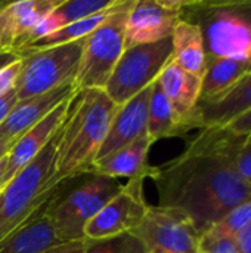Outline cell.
Segmentation results:
<instances>
[{
  "mask_svg": "<svg viewBox=\"0 0 251 253\" xmlns=\"http://www.w3.org/2000/svg\"><path fill=\"white\" fill-rule=\"evenodd\" d=\"M243 141L225 127L201 129L182 154L154 166L149 178L158 193V206L188 215L201 236L232 208L251 199V185L237 170Z\"/></svg>",
  "mask_w": 251,
  "mask_h": 253,
  "instance_id": "1",
  "label": "cell"
},
{
  "mask_svg": "<svg viewBox=\"0 0 251 253\" xmlns=\"http://www.w3.org/2000/svg\"><path fill=\"white\" fill-rule=\"evenodd\" d=\"M118 110L104 90H77L58 132L55 178L64 182L90 175L109 125Z\"/></svg>",
  "mask_w": 251,
  "mask_h": 253,
  "instance_id": "2",
  "label": "cell"
},
{
  "mask_svg": "<svg viewBox=\"0 0 251 253\" xmlns=\"http://www.w3.org/2000/svg\"><path fill=\"white\" fill-rule=\"evenodd\" d=\"M180 19L200 27L207 61L251 56V0L183 1Z\"/></svg>",
  "mask_w": 251,
  "mask_h": 253,
  "instance_id": "3",
  "label": "cell"
},
{
  "mask_svg": "<svg viewBox=\"0 0 251 253\" xmlns=\"http://www.w3.org/2000/svg\"><path fill=\"white\" fill-rule=\"evenodd\" d=\"M58 132L1 191L0 243L41 211L61 188L62 182H58L55 178Z\"/></svg>",
  "mask_w": 251,
  "mask_h": 253,
  "instance_id": "4",
  "label": "cell"
},
{
  "mask_svg": "<svg viewBox=\"0 0 251 253\" xmlns=\"http://www.w3.org/2000/svg\"><path fill=\"white\" fill-rule=\"evenodd\" d=\"M123 187L117 179L92 175L62 199H56V191L44 209L56 237L62 243L84 242L86 225Z\"/></svg>",
  "mask_w": 251,
  "mask_h": 253,
  "instance_id": "5",
  "label": "cell"
},
{
  "mask_svg": "<svg viewBox=\"0 0 251 253\" xmlns=\"http://www.w3.org/2000/svg\"><path fill=\"white\" fill-rule=\"evenodd\" d=\"M86 39L19 53L21 68L15 83L18 101L75 84Z\"/></svg>",
  "mask_w": 251,
  "mask_h": 253,
  "instance_id": "6",
  "label": "cell"
},
{
  "mask_svg": "<svg viewBox=\"0 0 251 253\" xmlns=\"http://www.w3.org/2000/svg\"><path fill=\"white\" fill-rule=\"evenodd\" d=\"M133 0H120L107 19L86 37L75 89H99L107 86L120 56L124 52V28Z\"/></svg>",
  "mask_w": 251,
  "mask_h": 253,
  "instance_id": "7",
  "label": "cell"
},
{
  "mask_svg": "<svg viewBox=\"0 0 251 253\" xmlns=\"http://www.w3.org/2000/svg\"><path fill=\"white\" fill-rule=\"evenodd\" d=\"M172 37L126 47L104 92L118 107L151 86L172 59Z\"/></svg>",
  "mask_w": 251,
  "mask_h": 253,
  "instance_id": "8",
  "label": "cell"
},
{
  "mask_svg": "<svg viewBox=\"0 0 251 253\" xmlns=\"http://www.w3.org/2000/svg\"><path fill=\"white\" fill-rule=\"evenodd\" d=\"M132 234L148 251L158 248L173 253H198L201 237L188 215L158 205L148 206L143 219Z\"/></svg>",
  "mask_w": 251,
  "mask_h": 253,
  "instance_id": "9",
  "label": "cell"
},
{
  "mask_svg": "<svg viewBox=\"0 0 251 253\" xmlns=\"http://www.w3.org/2000/svg\"><path fill=\"white\" fill-rule=\"evenodd\" d=\"M148 206L143 196V181H127L123 190L86 225L84 240H104L132 233L143 219Z\"/></svg>",
  "mask_w": 251,
  "mask_h": 253,
  "instance_id": "10",
  "label": "cell"
},
{
  "mask_svg": "<svg viewBox=\"0 0 251 253\" xmlns=\"http://www.w3.org/2000/svg\"><path fill=\"white\" fill-rule=\"evenodd\" d=\"M182 0H133L124 28V47L172 37L182 13Z\"/></svg>",
  "mask_w": 251,
  "mask_h": 253,
  "instance_id": "11",
  "label": "cell"
},
{
  "mask_svg": "<svg viewBox=\"0 0 251 253\" xmlns=\"http://www.w3.org/2000/svg\"><path fill=\"white\" fill-rule=\"evenodd\" d=\"M154 83L118 107L96 160L104 159L115 153L117 150L132 144L138 138L146 135L148 107Z\"/></svg>",
  "mask_w": 251,
  "mask_h": 253,
  "instance_id": "12",
  "label": "cell"
},
{
  "mask_svg": "<svg viewBox=\"0 0 251 253\" xmlns=\"http://www.w3.org/2000/svg\"><path fill=\"white\" fill-rule=\"evenodd\" d=\"M77 92L75 84H67L52 92L16 101L0 125V138L16 142L27 130L49 116L61 102Z\"/></svg>",
  "mask_w": 251,
  "mask_h": 253,
  "instance_id": "13",
  "label": "cell"
},
{
  "mask_svg": "<svg viewBox=\"0 0 251 253\" xmlns=\"http://www.w3.org/2000/svg\"><path fill=\"white\" fill-rule=\"evenodd\" d=\"M157 83L186 130L197 129L195 108L201 96V77L185 71L170 59L160 73Z\"/></svg>",
  "mask_w": 251,
  "mask_h": 253,
  "instance_id": "14",
  "label": "cell"
},
{
  "mask_svg": "<svg viewBox=\"0 0 251 253\" xmlns=\"http://www.w3.org/2000/svg\"><path fill=\"white\" fill-rule=\"evenodd\" d=\"M74 96V95H72ZM72 96L67 98L61 102L49 116H46L41 122L27 130L10 148L7 153V181L10 182L15 175L25 168L56 135L59 127L67 119L70 104Z\"/></svg>",
  "mask_w": 251,
  "mask_h": 253,
  "instance_id": "15",
  "label": "cell"
},
{
  "mask_svg": "<svg viewBox=\"0 0 251 253\" xmlns=\"http://www.w3.org/2000/svg\"><path fill=\"white\" fill-rule=\"evenodd\" d=\"M152 147L148 135H143L132 144L117 150L115 153L96 160L90 175L105 176L120 181V178L145 181L152 175L154 166L148 163V154Z\"/></svg>",
  "mask_w": 251,
  "mask_h": 253,
  "instance_id": "16",
  "label": "cell"
},
{
  "mask_svg": "<svg viewBox=\"0 0 251 253\" xmlns=\"http://www.w3.org/2000/svg\"><path fill=\"white\" fill-rule=\"evenodd\" d=\"M251 108V73H247L226 93L215 101L198 102L195 108L197 130L223 127Z\"/></svg>",
  "mask_w": 251,
  "mask_h": 253,
  "instance_id": "17",
  "label": "cell"
},
{
  "mask_svg": "<svg viewBox=\"0 0 251 253\" xmlns=\"http://www.w3.org/2000/svg\"><path fill=\"white\" fill-rule=\"evenodd\" d=\"M118 3V0H62L50 15L43 18L27 36L22 47L31 44L36 40H40L59 28L70 25L72 22L86 19L89 16H93L99 12H104L107 9L114 7ZM18 50V52H19Z\"/></svg>",
  "mask_w": 251,
  "mask_h": 253,
  "instance_id": "18",
  "label": "cell"
},
{
  "mask_svg": "<svg viewBox=\"0 0 251 253\" xmlns=\"http://www.w3.org/2000/svg\"><path fill=\"white\" fill-rule=\"evenodd\" d=\"M46 206L0 243V253H44L64 245L44 212Z\"/></svg>",
  "mask_w": 251,
  "mask_h": 253,
  "instance_id": "19",
  "label": "cell"
},
{
  "mask_svg": "<svg viewBox=\"0 0 251 253\" xmlns=\"http://www.w3.org/2000/svg\"><path fill=\"white\" fill-rule=\"evenodd\" d=\"M172 61L185 71L201 77L207 65L203 34L198 25L179 19L172 34Z\"/></svg>",
  "mask_w": 251,
  "mask_h": 253,
  "instance_id": "20",
  "label": "cell"
},
{
  "mask_svg": "<svg viewBox=\"0 0 251 253\" xmlns=\"http://www.w3.org/2000/svg\"><path fill=\"white\" fill-rule=\"evenodd\" d=\"M249 73V58L209 59L201 79V96L198 102L215 101L226 93Z\"/></svg>",
  "mask_w": 251,
  "mask_h": 253,
  "instance_id": "21",
  "label": "cell"
},
{
  "mask_svg": "<svg viewBox=\"0 0 251 253\" xmlns=\"http://www.w3.org/2000/svg\"><path fill=\"white\" fill-rule=\"evenodd\" d=\"M186 133H188L186 127L178 119L170 102L167 101L166 95L163 93L160 84L155 80L149 98V107H148L146 135L149 141L154 144L164 138L185 136Z\"/></svg>",
  "mask_w": 251,
  "mask_h": 253,
  "instance_id": "22",
  "label": "cell"
},
{
  "mask_svg": "<svg viewBox=\"0 0 251 253\" xmlns=\"http://www.w3.org/2000/svg\"><path fill=\"white\" fill-rule=\"evenodd\" d=\"M62 0H21L7 3V10L13 24L15 31V47L18 50L22 47L28 33L47 15L53 12V9Z\"/></svg>",
  "mask_w": 251,
  "mask_h": 253,
  "instance_id": "23",
  "label": "cell"
},
{
  "mask_svg": "<svg viewBox=\"0 0 251 253\" xmlns=\"http://www.w3.org/2000/svg\"><path fill=\"white\" fill-rule=\"evenodd\" d=\"M120 1V0H118ZM118 4V3H117ZM115 4V6H117ZM114 6V7H115ZM107 9L104 12H99L93 16H89L86 19H81V21H77V22H72L70 25H65L62 28H59L58 31L40 39V40H36L33 42L31 44L25 46L22 50H19L18 53H22V52H27V50H34V49H46V47H52V46H59V44H67V43H72V42H77V40H81V39H86L89 34H92L105 19L107 16L111 13V10L114 9Z\"/></svg>",
  "mask_w": 251,
  "mask_h": 253,
  "instance_id": "24",
  "label": "cell"
},
{
  "mask_svg": "<svg viewBox=\"0 0 251 253\" xmlns=\"http://www.w3.org/2000/svg\"><path fill=\"white\" fill-rule=\"evenodd\" d=\"M251 224V199L232 208L223 215V218L216 222L212 228L206 231L213 237L220 239H235L243 230Z\"/></svg>",
  "mask_w": 251,
  "mask_h": 253,
  "instance_id": "25",
  "label": "cell"
},
{
  "mask_svg": "<svg viewBox=\"0 0 251 253\" xmlns=\"http://www.w3.org/2000/svg\"><path fill=\"white\" fill-rule=\"evenodd\" d=\"M84 253H148V249L136 236L126 233L104 240H84Z\"/></svg>",
  "mask_w": 251,
  "mask_h": 253,
  "instance_id": "26",
  "label": "cell"
},
{
  "mask_svg": "<svg viewBox=\"0 0 251 253\" xmlns=\"http://www.w3.org/2000/svg\"><path fill=\"white\" fill-rule=\"evenodd\" d=\"M15 31L7 10V3L0 1V53L15 52Z\"/></svg>",
  "mask_w": 251,
  "mask_h": 253,
  "instance_id": "27",
  "label": "cell"
},
{
  "mask_svg": "<svg viewBox=\"0 0 251 253\" xmlns=\"http://www.w3.org/2000/svg\"><path fill=\"white\" fill-rule=\"evenodd\" d=\"M198 253H238L234 239H220L210 234H201Z\"/></svg>",
  "mask_w": 251,
  "mask_h": 253,
  "instance_id": "28",
  "label": "cell"
},
{
  "mask_svg": "<svg viewBox=\"0 0 251 253\" xmlns=\"http://www.w3.org/2000/svg\"><path fill=\"white\" fill-rule=\"evenodd\" d=\"M237 170L240 176L251 185V135L244 136L243 145L237 157Z\"/></svg>",
  "mask_w": 251,
  "mask_h": 253,
  "instance_id": "29",
  "label": "cell"
},
{
  "mask_svg": "<svg viewBox=\"0 0 251 253\" xmlns=\"http://www.w3.org/2000/svg\"><path fill=\"white\" fill-rule=\"evenodd\" d=\"M19 68H21V58L0 70V98L15 89Z\"/></svg>",
  "mask_w": 251,
  "mask_h": 253,
  "instance_id": "30",
  "label": "cell"
},
{
  "mask_svg": "<svg viewBox=\"0 0 251 253\" xmlns=\"http://www.w3.org/2000/svg\"><path fill=\"white\" fill-rule=\"evenodd\" d=\"M228 132H231L235 136L244 138L247 135H251V108L235 117L232 122L223 126Z\"/></svg>",
  "mask_w": 251,
  "mask_h": 253,
  "instance_id": "31",
  "label": "cell"
},
{
  "mask_svg": "<svg viewBox=\"0 0 251 253\" xmlns=\"http://www.w3.org/2000/svg\"><path fill=\"white\" fill-rule=\"evenodd\" d=\"M234 242L238 253H251V224L234 239Z\"/></svg>",
  "mask_w": 251,
  "mask_h": 253,
  "instance_id": "32",
  "label": "cell"
},
{
  "mask_svg": "<svg viewBox=\"0 0 251 253\" xmlns=\"http://www.w3.org/2000/svg\"><path fill=\"white\" fill-rule=\"evenodd\" d=\"M16 101H18V98H16L15 89L10 90L7 95H4V96L0 98V125L6 119V116L9 114V111L13 108V105L16 104Z\"/></svg>",
  "mask_w": 251,
  "mask_h": 253,
  "instance_id": "33",
  "label": "cell"
},
{
  "mask_svg": "<svg viewBox=\"0 0 251 253\" xmlns=\"http://www.w3.org/2000/svg\"><path fill=\"white\" fill-rule=\"evenodd\" d=\"M44 253H84V242L64 243L61 246L52 248Z\"/></svg>",
  "mask_w": 251,
  "mask_h": 253,
  "instance_id": "34",
  "label": "cell"
},
{
  "mask_svg": "<svg viewBox=\"0 0 251 253\" xmlns=\"http://www.w3.org/2000/svg\"><path fill=\"white\" fill-rule=\"evenodd\" d=\"M7 168H9V165H7V154H6L3 159H0V194L4 190V187L9 184V181H7Z\"/></svg>",
  "mask_w": 251,
  "mask_h": 253,
  "instance_id": "35",
  "label": "cell"
},
{
  "mask_svg": "<svg viewBox=\"0 0 251 253\" xmlns=\"http://www.w3.org/2000/svg\"><path fill=\"white\" fill-rule=\"evenodd\" d=\"M19 58H21V55L16 53V52H3V53H0V70L4 68L6 65L15 62V61H18Z\"/></svg>",
  "mask_w": 251,
  "mask_h": 253,
  "instance_id": "36",
  "label": "cell"
},
{
  "mask_svg": "<svg viewBox=\"0 0 251 253\" xmlns=\"http://www.w3.org/2000/svg\"><path fill=\"white\" fill-rule=\"evenodd\" d=\"M13 144L15 142H10V141H6V139H1L0 138V159H3L10 151V148H12Z\"/></svg>",
  "mask_w": 251,
  "mask_h": 253,
  "instance_id": "37",
  "label": "cell"
},
{
  "mask_svg": "<svg viewBox=\"0 0 251 253\" xmlns=\"http://www.w3.org/2000/svg\"><path fill=\"white\" fill-rule=\"evenodd\" d=\"M148 253H173V252H169V251H164V249H158V248H155V249H149Z\"/></svg>",
  "mask_w": 251,
  "mask_h": 253,
  "instance_id": "38",
  "label": "cell"
},
{
  "mask_svg": "<svg viewBox=\"0 0 251 253\" xmlns=\"http://www.w3.org/2000/svg\"><path fill=\"white\" fill-rule=\"evenodd\" d=\"M249 73H251V56L249 58Z\"/></svg>",
  "mask_w": 251,
  "mask_h": 253,
  "instance_id": "39",
  "label": "cell"
}]
</instances>
